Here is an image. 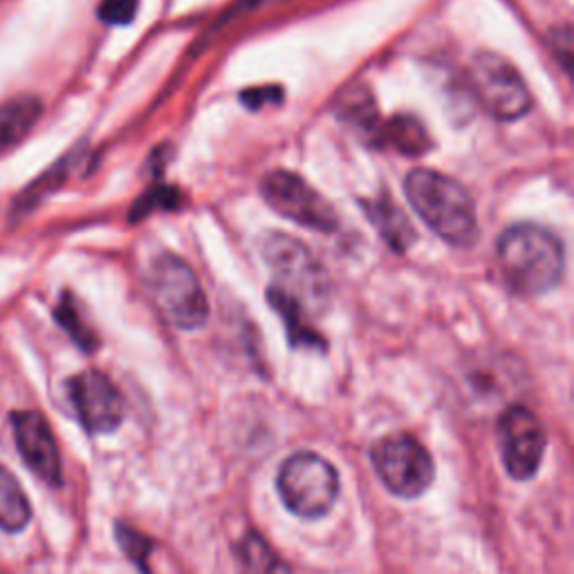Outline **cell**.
<instances>
[{
  "instance_id": "cell-11",
  "label": "cell",
  "mask_w": 574,
  "mask_h": 574,
  "mask_svg": "<svg viewBox=\"0 0 574 574\" xmlns=\"http://www.w3.org/2000/svg\"><path fill=\"white\" fill-rule=\"evenodd\" d=\"M12 429L25 465L52 487L62 485V453L47 420L36 411H16Z\"/></svg>"
},
{
  "instance_id": "cell-22",
  "label": "cell",
  "mask_w": 574,
  "mask_h": 574,
  "mask_svg": "<svg viewBox=\"0 0 574 574\" xmlns=\"http://www.w3.org/2000/svg\"><path fill=\"white\" fill-rule=\"evenodd\" d=\"M280 97H283L280 90H278V88H269V86H265V88H250V90H245V92L241 95L243 103L250 106V108H261V106H265V103L280 101Z\"/></svg>"
},
{
  "instance_id": "cell-3",
  "label": "cell",
  "mask_w": 574,
  "mask_h": 574,
  "mask_svg": "<svg viewBox=\"0 0 574 574\" xmlns=\"http://www.w3.org/2000/svg\"><path fill=\"white\" fill-rule=\"evenodd\" d=\"M276 487L287 509L299 519L314 521L334 507L339 474L319 453L301 451L283 463Z\"/></svg>"
},
{
  "instance_id": "cell-18",
  "label": "cell",
  "mask_w": 574,
  "mask_h": 574,
  "mask_svg": "<svg viewBox=\"0 0 574 574\" xmlns=\"http://www.w3.org/2000/svg\"><path fill=\"white\" fill-rule=\"evenodd\" d=\"M114 532H118V543L122 545L124 554H126L144 574H151L148 559H151V552H153L155 543H153L148 537H144L142 532H137V530H133L131 526H124V523H120L118 530H114Z\"/></svg>"
},
{
  "instance_id": "cell-20",
  "label": "cell",
  "mask_w": 574,
  "mask_h": 574,
  "mask_svg": "<svg viewBox=\"0 0 574 574\" xmlns=\"http://www.w3.org/2000/svg\"><path fill=\"white\" fill-rule=\"evenodd\" d=\"M140 8V0H101L99 19L108 25H129L133 23Z\"/></svg>"
},
{
  "instance_id": "cell-1",
  "label": "cell",
  "mask_w": 574,
  "mask_h": 574,
  "mask_svg": "<svg viewBox=\"0 0 574 574\" xmlns=\"http://www.w3.org/2000/svg\"><path fill=\"white\" fill-rule=\"evenodd\" d=\"M496 258L516 295L539 297L559 285L565 267L563 245L539 224H514L498 239Z\"/></svg>"
},
{
  "instance_id": "cell-7",
  "label": "cell",
  "mask_w": 574,
  "mask_h": 574,
  "mask_svg": "<svg viewBox=\"0 0 574 574\" xmlns=\"http://www.w3.org/2000/svg\"><path fill=\"white\" fill-rule=\"evenodd\" d=\"M472 86L485 110L496 120H521L532 108V95L507 59L492 52L478 54L472 64Z\"/></svg>"
},
{
  "instance_id": "cell-8",
  "label": "cell",
  "mask_w": 574,
  "mask_h": 574,
  "mask_svg": "<svg viewBox=\"0 0 574 574\" xmlns=\"http://www.w3.org/2000/svg\"><path fill=\"white\" fill-rule=\"evenodd\" d=\"M261 191L276 213L314 232H334L339 224L334 207L290 170H272L263 178Z\"/></svg>"
},
{
  "instance_id": "cell-21",
  "label": "cell",
  "mask_w": 574,
  "mask_h": 574,
  "mask_svg": "<svg viewBox=\"0 0 574 574\" xmlns=\"http://www.w3.org/2000/svg\"><path fill=\"white\" fill-rule=\"evenodd\" d=\"M180 202V196L178 191L168 189V187H162V189H153L151 194H146L133 209V220L142 218V216H148L153 209H176Z\"/></svg>"
},
{
  "instance_id": "cell-17",
  "label": "cell",
  "mask_w": 574,
  "mask_h": 574,
  "mask_svg": "<svg viewBox=\"0 0 574 574\" xmlns=\"http://www.w3.org/2000/svg\"><path fill=\"white\" fill-rule=\"evenodd\" d=\"M56 319H59V323L68 330V334L75 339V343H77L79 349H84L86 353H92L97 349L99 341H97L95 332L84 323V319H81V314L75 308L70 297H66L62 301V306L56 308Z\"/></svg>"
},
{
  "instance_id": "cell-6",
  "label": "cell",
  "mask_w": 574,
  "mask_h": 574,
  "mask_svg": "<svg viewBox=\"0 0 574 574\" xmlns=\"http://www.w3.org/2000/svg\"><path fill=\"white\" fill-rule=\"evenodd\" d=\"M371 457L379 481L399 498H418L433 483V457L424 444L409 433L382 438L373 446Z\"/></svg>"
},
{
  "instance_id": "cell-2",
  "label": "cell",
  "mask_w": 574,
  "mask_h": 574,
  "mask_svg": "<svg viewBox=\"0 0 574 574\" xmlns=\"http://www.w3.org/2000/svg\"><path fill=\"white\" fill-rule=\"evenodd\" d=\"M405 194L420 220L444 243L455 247L476 243V207L461 183L431 168H416L405 180Z\"/></svg>"
},
{
  "instance_id": "cell-9",
  "label": "cell",
  "mask_w": 574,
  "mask_h": 574,
  "mask_svg": "<svg viewBox=\"0 0 574 574\" xmlns=\"http://www.w3.org/2000/svg\"><path fill=\"white\" fill-rule=\"evenodd\" d=\"M498 438L507 474L514 481L534 478L548 444L545 429L537 413L523 405H511L498 418Z\"/></svg>"
},
{
  "instance_id": "cell-14",
  "label": "cell",
  "mask_w": 574,
  "mask_h": 574,
  "mask_svg": "<svg viewBox=\"0 0 574 574\" xmlns=\"http://www.w3.org/2000/svg\"><path fill=\"white\" fill-rule=\"evenodd\" d=\"M382 137L386 140L388 146H393L401 155H422L431 148V137L427 129L416 118H409V114L393 118L384 126Z\"/></svg>"
},
{
  "instance_id": "cell-4",
  "label": "cell",
  "mask_w": 574,
  "mask_h": 574,
  "mask_svg": "<svg viewBox=\"0 0 574 574\" xmlns=\"http://www.w3.org/2000/svg\"><path fill=\"white\" fill-rule=\"evenodd\" d=\"M153 299L168 323L180 330H196L209 317V301L196 272L178 256H162L151 272Z\"/></svg>"
},
{
  "instance_id": "cell-12",
  "label": "cell",
  "mask_w": 574,
  "mask_h": 574,
  "mask_svg": "<svg viewBox=\"0 0 574 574\" xmlns=\"http://www.w3.org/2000/svg\"><path fill=\"white\" fill-rule=\"evenodd\" d=\"M41 112L43 103L30 95L0 103V155L16 146L34 129Z\"/></svg>"
},
{
  "instance_id": "cell-15",
  "label": "cell",
  "mask_w": 574,
  "mask_h": 574,
  "mask_svg": "<svg viewBox=\"0 0 574 574\" xmlns=\"http://www.w3.org/2000/svg\"><path fill=\"white\" fill-rule=\"evenodd\" d=\"M368 211L375 227L379 229V234L388 241L390 247L407 250L413 243L416 232L409 224V218L401 213V209H397V205L377 200L373 207H368Z\"/></svg>"
},
{
  "instance_id": "cell-19",
  "label": "cell",
  "mask_w": 574,
  "mask_h": 574,
  "mask_svg": "<svg viewBox=\"0 0 574 574\" xmlns=\"http://www.w3.org/2000/svg\"><path fill=\"white\" fill-rule=\"evenodd\" d=\"M341 103H343V118L355 122L362 129L375 126L377 112H375L371 95H366L364 88H357L355 95H346Z\"/></svg>"
},
{
  "instance_id": "cell-5",
  "label": "cell",
  "mask_w": 574,
  "mask_h": 574,
  "mask_svg": "<svg viewBox=\"0 0 574 574\" xmlns=\"http://www.w3.org/2000/svg\"><path fill=\"white\" fill-rule=\"evenodd\" d=\"M263 256L278 278L274 290L292 299L301 310L308 306H323L328 299L325 272L299 241L285 234H272L263 243Z\"/></svg>"
},
{
  "instance_id": "cell-10",
  "label": "cell",
  "mask_w": 574,
  "mask_h": 574,
  "mask_svg": "<svg viewBox=\"0 0 574 574\" xmlns=\"http://www.w3.org/2000/svg\"><path fill=\"white\" fill-rule=\"evenodd\" d=\"M73 407L88 433H112L124 422V397L99 371H84L68 382Z\"/></svg>"
},
{
  "instance_id": "cell-16",
  "label": "cell",
  "mask_w": 574,
  "mask_h": 574,
  "mask_svg": "<svg viewBox=\"0 0 574 574\" xmlns=\"http://www.w3.org/2000/svg\"><path fill=\"white\" fill-rule=\"evenodd\" d=\"M239 556H241L247 574H290V567L278 559V554L256 532H250L241 541Z\"/></svg>"
},
{
  "instance_id": "cell-13",
  "label": "cell",
  "mask_w": 574,
  "mask_h": 574,
  "mask_svg": "<svg viewBox=\"0 0 574 574\" xmlns=\"http://www.w3.org/2000/svg\"><path fill=\"white\" fill-rule=\"evenodd\" d=\"M32 519L30 500L21 483L0 465V530L21 532Z\"/></svg>"
}]
</instances>
